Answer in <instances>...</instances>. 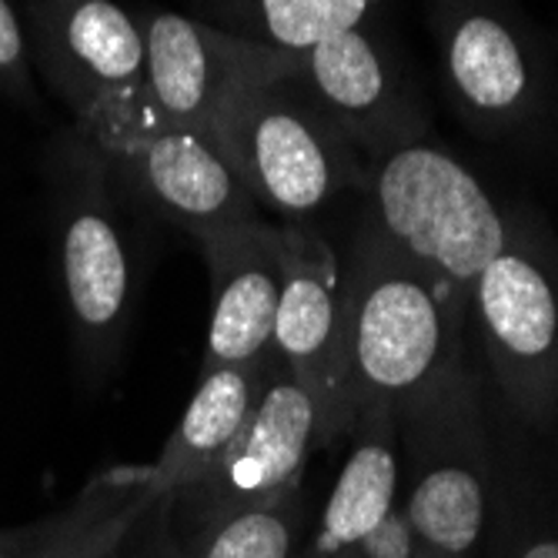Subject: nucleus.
<instances>
[{"mask_svg": "<svg viewBox=\"0 0 558 558\" xmlns=\"http://www.w3.org/2000/svg\"><path fill=\"white\" fill-rule=\"evenodd\" d=\"M465 312L469 298L365 221L344 271V372L354 418L375 404L398 415L459 372Z\"/></svg>", "mask_w": 558, "mask_h": 558, "instance_id": "nucleus-1", "label": "nucleus"}, {"mask_svg": "<svg viewBox=\"0 0 558 558\" xmlns=\"http://www.w3.org/2000/svg\"><path fill=\"white\" fill-rule=\"evenodd\" d=\"M58 284L84 365L108 368L134 308V247L105 155L77 131L54 141L47 161Z\"/></svg>", "mask_w": 558, "mask_h": 558, "instance_id": "nucleus-2", "label": "nucleus"}, {"mask_svg": "<svg viewBox=\"0 0 558 558\" xmlns=\"http://www.w3.org/2000/svg\"><path fill=\"white\" fill-rule=\"evenodd\" d=\"M215 144L258 208L288 225L328 205L338 191L365 184L362 150L298 74L234 94L218 118Z\"/></svg>", "mask_w": 558, "mask_h": 558, "instance_id": "nucleus-3", "label": "nucleus"}, {"mask_svg": "<svg viewBox=\"0 0 558 558\" xmlns=\"http://www.w3.org/2000/svg\"><path fill=\"white\" fill-rule=\"evenodd\" d=\"M24 31L34 71L100 155L155 121L144 100V34L121 4L24 0Z\"/></svg>", "mask_w": 558, "mask_h": 558, "instance_id": "nucleus-4", "label": "nucleus"}, {"mask_svg": "<svg viewBox=\"0 0 558 558\" xmlns=\"http://www.w3.org/2000/svg\"><path fill=\"white\" fill-rule=\"evenodd\" d=\"M368 218L398 251L472 301L475 278L505 247L509 218L451 155L404 144L375 158L365 178Z\"/></svg>", "mask_w": 558, "mask_h": 558, "instance_id": "nucleus-5", "label": "nucleus"}, {"mask_svg": "<svg viewBox=\"0 0 558 558\" xmlns=\"http://www.w3.org/2000/svg\"><path fill=\"white\" fill-rule=\"evenodd\" d=\"M469 308L501 388L529 418H548L558 404V271L535 225L509 218L505 247L475 278Z\"/></svg>", "mask_w": 558, "mask_h": 558, "instance_id": "nucleus-6", "label": "nucleus"}, {"mask_svg": "<svg viewBox=\"0 0 558 558\" xmlns=\"http://www.w3.org/2000/svg\"><path fill=\"white\" fill-rule=\"evenodd\" d=\"M144 34V100L158 124L215 137L231 97L294 74V54L215 31L174 11L137 17Z\"/></svg>", "mask_w": 558, "mask_h": 558, "instance_id": "nucleus-7", "label": "nucleus"}, {"mask_svg": "<svg viewBox=\"0 0 558 558\" xmlns=\"http://www.w3.org/2000/svg\"><path fill=\"white\" fill-rule=\"evenodd\" d=\"M322 438L315 395L271 359L265 391L241 435L197 482L178 488L197 532L244 509H268L298 492L308 451Z\"/></svg>", "mask_w": 558, "mask_h": 558, "instance_id": "nucleus-8", "label": "nucleus"}, {"mask_svg": "<svg viewBox=\"0 0 558 558\" xmlns=\"http://www.w3.org/2000/svg\"><path fill=\"white\" fill-rule=\"evenodd\" d=\"M281 298L271 359L318 401L322 441L354 428L344 372V275L331 244L298 225H281Z\"/></svg>", "mask_w": 558, "mask_h": 558, "instance_id": "nucleus-9", "label": "nucleus"}, {"mask_svg": "<svg viewBox=\"0 0 558 558\" xmlns=\"http://www.w3.org/2000/svg\"><path fill=\"white\" fill-rule=\"evenodd\" d=\"M105 161L114 181L131 184L194 238L258 221V201L208 134L150 121L105 155Z\"/></svg>", "mask_w": 558, "mask_h": 558, "instance_id": "nucleus-10", "label": "nucleus"}, {"mask_svg": "<svg viewBox=\"0 0 558 558\" xmlns=\"http://www.w3.org/2000/svg\"><path fill=\"white\" fill-rule=\"evenodd\" d=\"M294 74L365 155L381 158L404 144H418L422 121L415 100L404 94L381 44L362 24L298 50Z\"/></svg>", "mask_w": 558, "mask_h": 558, "instance_id": "nucleus-11", "label": "nucleus"}, {"mask_svg": "<svg viewBox=\"0 0 558 558\" xmlns=\"http://www.w3.org/2000/svg\"><path fill=\"white\" fill-rule=\"evenodd\" d=\"M211 271V322L205 372L271 359L281 298V225L244 221L201 234Z\"/></svg>", "mask_w": 558, "mask_h": 558, "instance_id": "nucleus-12", "label": "nucleus"}, {"mask_svg": "<svg viewBox=\"0 0 558 558\" xmlns=\"http://www.w3.org/2000/svg\"><path fill=\"white\" fill-rule=\"evenodd\" d=\"M268 372L271 359L251 365H221L201 375V385L187 401L174 435L168 438L158 465L147 469V478L158 495H174L221 459L255 412Z\"/></svg>", "mask_w": 558, "mask_h": 558, "instance_id": "nucleus-13", "label": "nucleus"}, {"mask_svg": "<svg viewBox=\"0 0 558 558\" xmlns=\"http://www.w3.org/2000/svg\"><path fill=\"white\" fill-rule=\"evenodd\" d=\"M391 409L375 404L354 418L359 445L338 472L322 512V529L304 558H359L362 542L395 509L398 459L391 445Z\"/></svg>", "mask_w": 558, "mask_h": 558, "instance_id": "nucleus-14", "label": "nucleus"}, {"mask_svg": "<svg viewBox=\"0 0 558 558\" xmlns=\"http://www.w3.org/2000/svg\"><path fill=\"white\" fill-rule=\"evenodd\" d=\"M409 488L404 515L418 548L441 558H465L485 529V478L465 451H428Z\"/></svg>", "mask_w": 558, "mask_h": 558, "instance_id": "nucleus-15", "label": "nucleus"}, {"mask_svg": "<svg viewBox=\"0 0 558 558\" xmlns=\"http://www.w3.org/2000/svg\"><path fill=\"white\" fill-rule=\"evenodd\" d=\"M448 77L482 118H509L529 97V64L515 34L492 14H469L445 40Z\"/></svg>", "mask_w": 558, "mask_h": 558, "instance_id": "nucleus-16", "label": "nucleus"}, {"mask_svg": "<svg viewBox=\"0 0 558 558\" xmlns=\"http://www.w3.org/2000/svg\"><path fill=\"white\" fill-rule=\"evenodd\" d=\"M158 498L147 469H114L97 475L71 505V519L58 538L31 558H108Z\"/></svg>", "mask_w": 558, "mask_h": 558, "instance_id": "nucleus-17", "label": "nucleus"}, {"mask_svg": "<svg viewBox=\"0 0 558 558\" xmlns=\"http://www.w3.org/2000/svg\"><path fill=\"white\" fill-rule=\"evenodd\" d=\"M375 0H241L247 40L278 50H308L312 44L359 27Z\"/></svg>", "mask_w": 558, "mask_h": 558, "instance_id": "nucleus-18", "label": "nucleus"}, {"mask_svg": "<svg viewBox=\"0 0 558 558\" xmlns=\"http://www.w3.org/2000/svg\"><path fill=\"white\" fill-rule=\"evenodd\" d=\"M187 558H294L291 498L268 509H244L197 532Z\"/></svg>", "mask_w": 558, "mask_h": 558, "instance_id": "nucleus-19", "label": "nucleus"}, {"mask_svg": "<svg viewBox=\"0 0 558 558\" xmlns=\"http://www.w3.org/2000/svg\"><path fill=\"white\" fill-rule=\"evenodd\" d=\"M0 97L17 108H37L34 64L17 0H0Z\"/></svg>", "mask_w": 558, "mask_h": 558, "instance_id": "nucleus-20", "label": "nucleus"}, {"mask_svg": "<svg viewBox=\"0 0 558 558\" xmlns=\"http://www.w3.org/2000/svg\"><path fill=\"white\" fill-rule=\"evenodd\" d=\"M415 555H418L415 532L409 525V515L398 505L359 548V558H415Z\"/></svg>", "mask_w": 558, "mask_h": 558, "instance_id": "nucleus-21", "label": "nucleus"}, {"mask_svg": "<svg viewBox=\"0 0 558 558\" xmlns=\"http://www.w3.org/2000/svg\"><path fill=\"white\" fill-rule=\"evenodd\" d=\"M71 509L54 515V519H44L37 525H21V529H0V558H31L37 555L47 542H54L58 532L68 525Z\"/></svg>", "mask_w": 558, "mask_h": 558, "instance_id": "nucleus-22", "label": "nucleus"}, {"mask_svg": "<svg viewBox=\"0 0 558 558\" xmlns=\"http://www.w3.org/2000/svg\"><path fill=\"white\" fill-rule=\"evenodd\" d=\"M519 558H558V542L555 538H542V542H532Z\"/></svg>", "mask_w": 558, "mask_h": 558, "instance_id": "nucleus-23", "label": "nucleus"}, {"mask_svg": "<svg viewBox=\"0 0 558 558\" xmlns=\"http://www.w3.org/2000/svg\"><path fill=\"white\" fill-rule=\"evenodd\" d=\"M415 558H441V555H432V551H425V548H418V555Z\"/></svg>", "mask_w": 558, "mask_h": 558, "instance_id": "nucleus-24", "label": "nucleus"}]
</instances>
